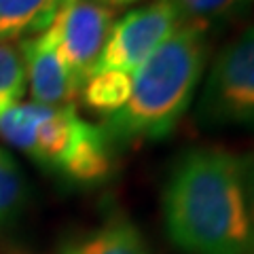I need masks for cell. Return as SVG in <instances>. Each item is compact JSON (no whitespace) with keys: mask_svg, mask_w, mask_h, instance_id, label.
Returning a JSON list of instances; mask_svg holds the SVG:
<instances>
[{"mask_svg":"<svg viewBox=\"0 0 254 254\" xmlns=\"http://www.w3.org/2000/svg\"><path fill=\"white\" fill-rule=\"evenodd\" d=\"M26 68L19 47L0 41V115L19 104L26 93Z\"/></svg>","mask_w":254,"mask_h":254,"instance_id":"obj_13","label":"cell"},{"mask_svg":"<svg viewBox=\"0 0 254 254\" xmlns=\"http://www.w3.org/2000/svg\"><path fill=\"white\" fill-rule=\"evenodd\" d=\"M19 53L26 68L32 102L43 106H68L78 95V87L64 64L51 28L23 38Z\"/></svg>","mask_w":254,"mask_h":254,"instance_id":"obj_7","label":"cell"},{"mask_svg":"<svg viewBox=\"0 0 254 254\" xmlns=\"http://www.w3.org/2000/svg\"><path fill=\"white\" fill-rule=\"evenodd\" d=\"M182 26H195L208 32L242 19L254 6V0H172Z\"/></svg>","mask_w":254,"mask_h":254,"instance_id":"obj_11","label":"cell"},{"mask_svg":"<svg viewBox=\"0 0 254 254\" xmlns=\"http://www.w3.org/2000/svg\"><path fill=\"white\" fill-rule=\"evenodd\" d=\"M131 93V74L119 70H100L93 72L81 87L83 104L102 117H110L125 106Z\"/></svg>","mask_w":254,"mask_h":254,"instance_id":"obj_10","label":"cell"},{"mask_svg":"<svg viewBox=\"0 0 254 254\" xmlns=\"http://www.w3.org/2000/svg\"><path fill=\"white\" fill-rule=\"evenodd\" d=\"M64 0H0V41L28 38L53 23Z\"/></svg>","mask_w":254,"mask_h":254,"instance_id":"obj_9","label":"cell"},{"mask_svg":"<svg viewBox=\"0 0 254 254\" xmlns=\"http://www.w3.org/2000/svg\"><path fill=\"white\" fill-rule=\"evenodd\" d=\"M0 138L45 170L76 185L104 182L115 165V146L104 129L85 121L74 104L19 102L0 115Z\"/></svg>","mask_w":254,"mask_h":254,"instance_id":"obj_3","label":"cell"},{"mask_svg":"<svg viewBox=\"0 0 254 254\" xmlns=\"http://www.w3.org/2000/svg\"><path fill=\"white\" fill-rule=\"evenodd\" d=\"M197 117L205 127H254V21L216 55Z\"/></svg>","mask_w":254,"mask_h":254,"instance_id":"obj_4","label":"cell"},{"mask_svg":"<svg viewBox=\"0 0 254 254\" xmlns=\"http://www.w3.org/2000/svg\"><path fill=\"white\" fill-rule=\"evenodd\" d=\"M240 170H242V185L246 195V208H248L250 227L254 233V153L240 157Z\"/></svg>","mask_w":254,"mask_h":254,"instance_id":"obj_14","label":"cell"},{"mask_svg":"<svg viewBox=\"0 0 254 254\" xmlns=\"http://www.w3.org/2000/svg\"><path fill=\"white\" fill-rule=\"evenodd\" d=\"M180 28L182 21L172 0H153L131 9L113 23L93 72L119 70L133 74Z\"/></svg>","mask_w":254,"mask_h":254,"instance_id":"obj_5","label":"cell"},{"mask_svg":"<svg viewBox=\"0 0 254 254\" xmlns=\"http://www.w3.org/2000/svg\"><path fill=\"white\" fill-rule=\"evenodd\" d=\"M58 254H153V250L125 214H110L100 225L66 242Z\"/></svg>","mask_w":254,"mask_h":254,"instance_id":"obj_8","label":"cell"},{"mask_svg":"<svg viewBox=\"0 0 254 254\" xmlns=\"http://www.w3.org/2000/svg\"><path fill=\"white\" fill-rule=\"evenodd\" d=\"M28 199V185L17 161L0 146V227L11 225Z\"/></svg>","mask_w":254,"mask_h":254,"instance_id":"obj_12","label":"cell"},{"mask_svg":"<svg viewBox=\"0 0 254 254\" xmlns=\"http://www.w3.org/2000/svg\"><path fill=\"white\" fill-rule=\"evenodd\" d=\"M210 55L208 32L182 26L131 74V93L121 110L104 117L113 146L163 140L185 117Z\"/></svg>","mask_w":254,"mask_h":254,"instance_id":"obj_2","label":"cell"},{"mask_svg":"<svg viewBox=\"0 0 254 254\" xmlns=\"http://www.w3.org/2000/svg\"><path fill=\"white\" fill-rule=\"evenodd\" d=\"M163 225L182 254H254L240 157L216 146L180 153L161 193Z\"/></svg>","mask_w":254,"mask_h":254,"instance_id":"obj_1","label":"cell"},{"mask_svg":"<svg viewBox=\"0 0 254 254\" xmlns=\"http://www.w3.org/2000/svg\"><path fill=\"white\" fill-rule=\"evenodd\" d=\"M113 23L115 11L95 0H64L49 26L78 91L91 76Z\"/></svg>","mask_w":254,"mask_h":254,"instance_id":"obj_6","label":"cell"}]
</instances>
